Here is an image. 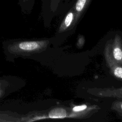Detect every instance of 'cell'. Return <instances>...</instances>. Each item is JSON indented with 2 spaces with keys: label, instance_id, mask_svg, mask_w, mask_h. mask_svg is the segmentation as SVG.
I'll use <instances>...</instances> for the list:
<instances>
[{
  "label": "cell",
  "instance_id": "1",
  "mask_svg": "<svg viewBox=\"0 0 122 122\" xmlns=\"http://www.w3.org/2000/svg\"><path fill=\"white\" fill-rule=\"evenodd\" d=\"M50 43L48 39L18 38L5 40L2 44L6 61L14 62L18 58L27 59L31 55L45 51Z\"/></svg>",
  "mask_w": 122,
  "mask_h": 122
},
{
  "label": "cell",
  "instance_id": "2",
  "mask_svg": "<svg viewBox=\"0 0 122 122\" xmlns=\"http://www.w3.org/2000/svg\"><path fill=\"white\" fill-rule=\"evenodd\" d=\"M26 81L21 77L13 75L0 77V102L10 94L25 86Z\"/></svg>",
  "mask_w": 122,
  "mask_h": 122
},
{
  "label": "cell",
  "instance_id": "3",
  "mask_svg": "<svg viewBox=\"0 0 122 122\" xmlns=\"http://www.w3.org/2000/svg\"><path fill=\"white\" fill-rule=\"evenodd\" d=\"M44 16H52L66 10L71 0H41Z\"/></svg>",
  "mask_w": 122,
  "mask_h": 122
},
{
  "label": "cell",
  "instance_id": "4",
  "mask_svg": "<svg viewBox=\"0 0 122 122\" xmlns=\"http://www.w3.org/2000/svg\"><path fill=\"white\" fill-rule=\"evenodd\" d=\"M110 44H107L105 49V58L112 74L116 78L122 81V65L118 64L112 59L110 52Z\"/></svg>",
  "mask_w": 122,
  "mask_h": 122
},
{
  "label": "cell",
  "instance_id": "5",
  "mask_svg": "<svg viewBox=\"0 0 122 122\" xmlns=\"http://www.w3.org/2000/svg\"><path fill=\"white\" fill-rule=\"evenodd\" d=\"M66 10V13L59 29V33L71 30L77 24L76 22V14L73 9L70 5Z\"/></svg>",
  "mask_w": 122,
  "mask_h": 122
},
{
  "label": "cell",
  "instance_id": "6",
  "mask_svg": "<svg viewBox=\"0 0 122 122\" xmlns=\"http://www.w3.org/2000/svg\"><path fill=\"white\" fill-rule=\"evenodd\" d=\"M110 52L113 60L122 65V41L119 35H115L112 44H110Z\"/></svg>",
  "mask_w": 122,
  "mask_h": 122
},
{
  "label": "cell",
  "instance_id": "7",
  "mask_svg": "<svg viewBox=\"0 0 122 122\" xmlns=\"http://www.w3.org/2000/svg\"><path fill=\"white\" fill-rule=\"evenodd\" d=\"M92 0H71L70 5L72 7L75 12L76 22L77 24L84 14Z\"/></svg>",
  "mask_w": 122,
  "mask_h": 122
},
{
  "label": "cell",
  "instance_id": "8",
  "mask_svg": "<svg viewBox=\"0 0 122 122\" xmlns=\"http://www.w3.org/2000/svg\"><path fill=\"white\" fill-rule=\"evenodd\" d=\"M94 109L93 106H88L86 104H81L79 105H75L71 108V112L80 114L82 116L88 113L91 110Z\"/></svg>",
  "mask_w": 122,
  "mask_h": 122
},
{
  "label": "cell",
  "instance_id": "9",
  "mask_svg": "<svg viewBox=\"0 0 122 122\" xmlns=\"http://www.w3.org/2000/svg\"><path fill=\"white\" fill-rule=\"evenodd\" d=\"M35 0H19L22 11L29 13L31 10Z\"/></svg>",
  "mask_w": 122,
  "mask_h": 122
},
{
  "label": "cell",
  "instance_id": "10",
  "mask_svg": "<svg viewBox=\"0 0 122 122\" xmlns=\"http://www.w3.org/2000/svg\"><path fill=\"white\" fill-rule=\"evenodd\" d=\"M113 109L122 113V101L114 102L112 106Z\"/></svg>",
  "mask_w": 122,
  "mask_h": 122
},
{
  "label": "cell",
  "instance_id": "11",
  "mask_svg": "<svg viewBox=\"0 0 122 122\" xmlns=\"http://www.w3.org/2000/svg\"><path fill=\"white\" fill-rule=\"evenodd\" d=\"M85 42L84 37L82 35H79L77 42V46L78 48H81Z\"/></svg>",
  "mask_w": 122,
  "mask_h": 122
}]
</instances>
